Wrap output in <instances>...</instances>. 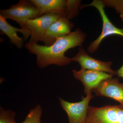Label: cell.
<instances>
[{
  "label": "cell",
  "mask_w": 123,
  "mask_h": 123,
  "mask_svg": "<svg viewBox=\"0 0 123 123\" xmlns=\"http://www.w3.org/2000/svg\"><path fill=\"white\" fill-rule=\"evenodd\" d=\"M0 30L8 36L10 42L18 48H22L25 40L26 34L22 29L16 28L9 24L6 18L0 14Z\"/></svg>",
  "instance_id": "7c38bea8"
},
{
  "label": "cell",
  "mask_w": 123,
  "mask_h": 123,
  "mask_svg": "<svg viewBox=\"0 0 123 123\" xmlns=\"http://www.w3.org/2000/svg\"><path fill=\"white\" fill-rule=\"evenodd\" d=\"M40 12V17L46 13L56 14L65 17L67 0H31Z\"/></svg>",
  "instance_id": "8fae6325"
},
{
  "label": "cell",
  "mask_w": 123,
  "mask_h": 123,
  "mask_svg": "<svg viewBox=\"0 0 123 123\" xmlns=\"http://www.w3.org/2000/svg\"><path fill=\"white\" fill-rule=\"evenodd\" d=\"M72 59L73 61L80 64L81 68L104 72L113 76L117 75V71L111 68L112 61H101L91 57L82 48L79 49L78 52Z\"/></svg>",
  "instance_id": "ba28073f"
},
{
  "label": "cell",
  "mask_w": 123,
  "mask_h": 123,
  "mask_svg": "<svg viewBox=\"0 0 123 123\" xmlns=\"http://www.w3.org/2000/svg\"><path fill=\"white\" fill-rule=\"evenodd\" d=\"M42 113V106L39 105H37L30 110L24 121L20 123H41Z\"/></svg>",
  "instance_id": "5bb4252c"
},
{
  "label": "cell",
  "mask_w": 123,
  "mask_h": 123,
  "mask_svg": "<svg viewBox=\"0 0 123 123\" xmlns=\"http://www.w3.org/2000/svg\"><path fill=\"white\" fill-rule=\"evenodd\" d=\"M94 96L92 93L82 97L77 102H70L59 98L60 104L68 115V123H86L88 115L89 104Z\"/></svg>",
  "instance_id": "5b68a950"
},
{
  "label": "cell",
  "mask_w": 123,
  "mask_h": 123,
  "mask_svg": "<svg viewBox=\"0 0 123 123\" xmlns=\"http://www.w3.org/2000/svg\"><path fill=\"white\" fill-rule=\"evenodd\" d=\"M93 91L97 96L108 97L118 101L123 108V83H120L118 78L104 80Z\"/></svg>",
  "instance_id": "30bf717a"
},
{
  "label": "cell",
  "mask_w": 123,
  "mask_h": 123,
  "mask_svg": "<svg viewBox=\"0 0 123 123\" xmlns=\"http://www.w3.org/2000/svg\"><path fill=\"white\" fill-rule=\"evenodd\" d=\"M105 7L114 9L123 22V0H103Z\"/></svg>",
  "instance_id": "9a60e30c"
},
{
  "label": "cell",
  "mask_w": 123,
  "mask_h": 123,
  "mask_svg": "<svg viewBox=\"0 0 123 123\" xmlns=\"http://www.w3.org/2000/svg\"><path fill=\"white\" fill-rule=\"evenodd\" d=\"M92 6L96 8L101 17L102 21V29L98 37L92 42L88 46V51L90 53H93L98 50L102 41L104 38L111 35L120 36L123 37V28L119 29L115 26L109 20L105 12V6L103 0H94L90 4L81 6L80 9Z\"/></svg>",
  "instance_id": "3957f363"
},
{
  "label": "cell",
  "mask_w": 123,
  "mask_h": 123,
  "mask_svg": "<svg viewBox=\"0 0 123 123\" xmlns=\"http://www.w3.org/2000/svg\"><path fill=\"white\" fill-rule=\"evenodd\" d=\"M117 75L118 77L123 79V64L121 68L117 71Z\"/></svg>",
  "instance_id": "e0dca14e"
},
{
  "label": "cell",
  "mask_w": 123,
  "mask_h": 123,
  "mask_svg": "<svg viewBox=\"0 0 123 123\" xmlns=\"http://www.w3.org/2000/svg\"><path fill=\"white\" fill-rule=\"evenodd\" d=\"M86 35L79 29L57 39L50 46L39 45L28 42L24 45L29 52L37 56V64L41 68L51 65L63 66L72 62V58L66 57L65 52L69 49L81 46Z\"/></svg>",
  "instance_id": "6da1fadb"
},
{
  "label": "cell",
  "mask_w": 123,
  "mask_h": 123,
  "mask_svg": "<svg viewBox=\"0 0 123 123\" xmlns=\"http://www.w3.org/2000/svg\"><path fill=\"white\" fill-rule=\"evenodd\" d=\"M72 72L75 78L84 85V93L86 95L92 93L103 81L112 78L114 76L104 72L81 68L78 71L74 69Z\"/></svg>",
  "instance_id": "52a82bcc"
},
{
  "label": "cell",
  "mask_w": 123,
  "mask_h": 123,
  "mask_svg": "<svg viewBox=\"0 0 123 123\" xmlns=\"http://www.w3.org/2000/svg\"><path fill=\"white\" fill-rule=\"evenodd\" d=\"M60 16L56 14L46 13L35 19L28 20L26 26L30 33L29 43H37L40 41L43 42L49 27Z\"/></svg>",
  "instance_id": "8992f818"
},
{
  "label": "cell",
  "mask_w": 123,
  "mask_h": 123,
  "mask_svg": "<svg viewBox=\"0 0 123 123\" xmlns=\"http://www.w3.org/2000/svg\"><path fill=\"white\" fill-rule=\"evenodd\" d=\"M86 123H123V108L120 105H89Z\"/></svg>",
  "instance_id": "277c9868"
},
{
  "label": "cell",
  "mask_w": 123,
  "mask_h": 123,
  "mask_svg": "<svg viewBox=\"0 0 123 123\" xmlns=\"http://www.w3.org/2000/svg\"><path fill=\"white\" fill-rule=\"evenodd\" d=\"M0 14L6 19L13 20L19 24L25 33L26 41L30 37V33L26 27L27 22L29 20L40 17V12L31 0H20L9 9L0 10Z\"/></svg>",
  "instance_id": "7a4b0ae2"
},
{
  "label": "cell",
  "mask_w": 123,
  "mask_h": 123,
  "mask_svg": "<svg viewBox=\"0 0 123 123\" xmlns=\"http://www.w3.org/2000/svg\"><path fill=\"white\" fill-rule=\"evenodd\" d=\"M15 112L11 110H5L0 107V123H16Z\"/></svg>",
  "instance_id": "2e32d148"
},
{
  "label": "cell",
  "mask_w": 123,
  "mask_h": 123,
  "mask_svg": "<svg viewBox=\"0 0 123 123\" xmlns=\"http://www.w3.org/2000/svg\"><path fill=\"white\" fill-rule=\"evenodd\" d=\"M74 25L70 20L64 16L59 17L52 23L47 31L43 42L44 45H52L56 40L68 34Z\"/></svg>",
  "instance_id": "9c48e42d"
},
{
  "label": "cell",
  "mask_w": 123,
  "mask_h": 123,
  "mask_svg": "<svg viewBox=\"0 0 123 123\" xmlns=\"http://www.w3.org/2000/svg\"><path fill=\"white\" fill-rule=\"evenodd\" d=\"M80 3L81 0H67L65 17L70 20L77 16L79 13Z\"/></svg>",
  "instance_id": "4fadbf2b"
}]
</instances>
